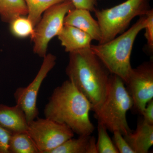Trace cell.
I'll list each match as a JSON object with an SVG mask.
<instances>
[{
	"mask_svg": "<svg viewBox=\"0 0 153 153\" xmlns=\"http://www.w3.org/2000/svg\"><path fill=\"white\" fill-rule=\"evenodd\" d=\"M9 153H40L35 143L27 132L12 133Z\"/></svg>",
	"mask_w": 153,
	"mask_h": 153,
	"instance_id": "cell-16",
	"label": "cell"
},
{
	"mask_svg": "<svg viewBox=\"0 0 153 153\" xmlns=\"http://www.w3.org/2000/svg\"><path fill=\"white\" fill-rule=\"evenodd\" d=\"M50 153H97L96 141L91 135L69 139Z\"/></svg>",
	"mask_w": 153,
	"mask_h": 153,
	"instance_id": "cell-14",
	"label": "cell"
},
{
	"mask_svg": "<svg viewBox=\"0 0 153 153\" xmlns=\"http://www.w3.org/2000/svg\"><path fill=\"white\" fill-rule=\"evenodd\" d=\"M146 24V15L131 27L112 40L103 44L92 45L90 49L112 74L120 77L125 83L132 68V50L136 38Z\"/></svg>",
	"mask_w": 153,
	"mask_h": 153,
	"instance_id": "cell-3",
	"label": "cell"
},
{
	"mask_svg": "<svg viewBox=\"0 0 153 153\" xmlns=\"http://www.w3.org/2000/svg\"><path fill=\"white\" fill-rule=\"evenodd\" d=\"M68 79L90 102L95 112L104 101L112 74L90 48L69 53Z\"/></svg>",
	"mask_w": 153,
	"mask_h": 153,
	"instance_id": "cell-1",
	"label": "cell"
},
{
	"mask_svg": "<svg viewBox=\"0 0 153 153\" xmlns=\"http://www.w3.org/2000/svg\"><path fill=\"white\" fill-rule=\"evenodd\" d=\"M90 102L69 79L55 88L45 105V117L68 126L78 135H91L94 126Z\"/></svg>",
	"mask_w": 153,
	"mask_h": 153,
	"instance_id": "cell-2",
	"label": "cell"
},
{
	"mask_svg": "<svg viewBox=\"0 0 153 153\" xmlns=\"http://www.w3.org/2000/svg\"><path fill=\"white\" fill-rule=\"evenodd\" d=\"M125 84L132 99V108L142 114L148 102L153 98V60L132 68Z\"/></svg>",
	"mask_w": 153,
	"mask_h": 153,
	"instance_id": "cell-9",
	"label": "cell"
},
{
	"mask_svg": "<svg viewBox=\"0 0 153 153\" xmlns=\"http://www.w3.org/2000/svg\"><path fill=\"white\" fill-rule=\"evenodd\" d=\"M9 24L11 33L17 38H25L33 36L35 27L28 18L20 16Z\"/></svg>",
	"mask_w": 153,
	"mask_h": 153,
	"instance_id": "cell-18",
	"label": "cell"
},
{
	"mask_svg": "<svg viewBox=\"0 0 153 153\" xmlns=\"http://www.w3.org/2000/svg\"><path fill=\"white\" fill-rule=\"evenodd\" d=\"M142 115L145 121L153 125V100L148 102L143 111Z\"/></svg>",
	"mask_w": 153,
	"mask_h": 153,
	"instance_id": "cell-24",
	"label": "cell"
},
{
	"mask_svg": "<svg viewBox=\"0 0 153 153\" xmlns=\"http://www.w3.org/2000/svg\"><path fill=\"white\" fill-rule=\"evenodd\" d=\"M27 132L40 153H50L74 136V132L63 124L45 117H37L28 124Z\"/></svg>",
	"mask_w": 153,
	"mask_h": 153,
	"instance_id": "cell-7",
	"label": "cell"
},
{
	"mask_svg": "<svg viewBox=\"0 0 153 153\" xmlns=\"http://www.w3.org/2000/svg\"><path fill=\"white\" fill-rule=\"evenodd\" d=\"M135 153H148L153 145V125L139 120L134 131L123 136Z\"/></svg>",
	"mask_w": 153,
	"mask_h": 153,
	"instance_id": "cell-12",
	"label": "cell"
},
{
	"mask_svg": "<svg viewBox=\"0 0 153 153\" xmlns=\"http://www.w3.org/2000/svg\"><path fill=\"white\" fill-rule=\"evenodd\" d=\"M27 14L24 0H0V17L3 22L10 23L17 17Z\"/></svg>",
	"mask_w": 153,
	"mask_h": 153,
	"instance_id": "cell-15",
	"label": "cell"
},
{
	"mask_svg": "<svg viewBox=\"0 0 153 153\" xmlns=\"http://www.w3.org/2000/svg\"><path fill=\"white\" fill-rule=\"evenodd\" d=\"M74 8L71 0H67L52 6L44 12L31 37L35 54L43 58L46 56L49 42L60 33L64 26L66 14Z\"/></svg>",
	"mask_w": 153,
	"mask_h": 153,
	"instance_id": "cell-6",
	"label": "cell"
},
{
	"mask_svg": "<svg viewBox=\"0 0 153 153\" xmlns=\"http://www.w3.org/2000/svg\"><path fill=\"white\" fill-rule=\"evenodd\" d=\"M64 25H70L88 34L93 40L101 39V32L98 22L95 20L88 10L74 8L66 14Z\"/></svg>",
	"mask_w": 153,
	"mask_h": 153,
	"instance_id": "cell-10",
	"label": "cell"
},
{
	"mask_svg": "<svg viewBox=\"0 0 153 153\" xmlns=\"http://www.w3.org/2000/svg\"><path fill=\"white\" fill-rule=\"evenodd\" d=\"M98 139L96 142L97 153H119L113 142L110 137L108 130L98 123Z\"/></svg>",
	"mask_w": 153,
	"mask_h": 153,
	"instance_id": "cell-19",
	"label": "cell"
},
{
	"mask_svg": "<svg viewBox=\"0 0 153 153\" xmlns=\"http://www.w3.org/2000/svg\"><path fill=\"white\" fill-rule=\"evenodd\" d=\"M150 9L148 0H127L110 8L96 10L101 32L99 44L108 42L123 33L134 18L146 15Z\"/></svg>",
	"mask_w": 153,
	"mask_h": 153,
	"instance_id": "cell-5",
	"label": "cell"
},
{
	"mask_svg": "<svg viewBox=\"0 0 153 153\" xmlns=\"http://www.w3.org/2000/svg\"><path fill=\"white\" fill-rule=\"evenodd\" d=\"M125 84L120 77L112 74L104 101L94 112L98 123L111 132L118 131L123 136L132 131L126 114L133 105L132 99Z\"/></svg>",
	"mask_w": 153,
	"mask_h": 153,
	"instance_id": "cell-4",
	"label": "cell"
},
{
	"mask_svg": "<svg viewBox=\"0 0 153 153\" xmlns=\"http://www.w3.org/2000/svg\"><path fill=\"white\" fill-rule=\"evenodd\" d=\"M74 5V8L84 9L90 12H94L97 10L98 1L100 0H71Z\"/></svg>",
	"mask_w": 153,
	"mask_h": 153,
	"instance_id": "cell-23",
	"label": "cell"
},
{
	"mask_svg": "<svg viewBox=\"0 0 153 153\" xmlns=\"http://www.w3.org/2000/svg\"><path fill=\"white\" fill-rule=\"evenodd\" d=\"M0 126L12 133L25 132L28 123L25 112L19 105L0 104Z\"/></svg>",
	"mask_w": 153,
	"mask_h": 153,
	"instance_id": "cell-11",
	"label": "cell"
},
{
	"mask_svg": "<svg viewBox=\"0 0 153 153\" xmlns=\"http://www.w3.org/2000/svg\"><path fill=\"white\" fill-rule=\"evenodd\" d=\"M28 10L27 18L34 27L41 20L42 15L47 9L67 0H24Z\"/></svg>",
	"mask_w": 153,
	"mask_h": 153,
	"instance_id": "cell-17",
	"label": "cell"
},
{
	"mask_svg": "<svg viewBox=\"0 0 153 153\" xmlns=\"http://www.w3.org/2000/svg\"><path fill=\"white\" fill-rule=\"evenodd\" d=\"M43 58L41 68L33 81L26 87L18 88L14 93L16 104L24 111L28 124L38 117L37 101L39 90L44 79L56 65L55 55L47 54Z\"/></svg>",
	"mask_w": 153,
	"mask_h": 153,
	"instance_id": "cell-8",
	"label": "cell"
},
{
	"mask_svg": "<svg viewBox=\"0 0 153 153\" xmlns=\"http://www.w3.org/2000/svg\"><path fill=\"white\" fill-rule=\"evenodd\" d=\"M57 36L65 51L68 53L90 48L91 41L93 40L87 33L68 25H64Z\"/></svg>",
	"mask_w": 153,
	"mask_h": 153,
	"instance_id": "cell-13",
	"label": "cell"
},
{
	"mask_svg": "<svg viewBox=\"0 0 153 153\" xmlns=\"http://www.w3.org/2000/svg\"><path fill=\"white\" fill-rule=\"evenodd\" d=\"M12 134L0 126V153H9V143Z\"/></svg>",
	"mask_w": 153,
	"mask_h": 153,
	"instance_id": "cell-22",
	"label": "cell"
},
{
	"mask_svg": "<svg viewBox=\"0 0 153 153\" xmlns=\"http://www.w3.org/2000/svg\"><path fill=\"white\" fill-rule=\"evenodd\" d=\"M146 24L144 28V36L147 41V52L150 54L153 52V10L150 9L146 14Z\"/></svg>",
	"mask_w": 153,
	"mask_h": 153,
	"instance_id": "cell-20",
	"label": "cell"
},
{
	"mask_svg": "<svg viewBox=\"0 0 153 153\" xmlns=\"http://www.w3.org/2000/svg\"><path fill=\"white\" fill-rule=\"evenodd\" d=\"M113 142L119 153H135L120 132H113Z\"/></svg>",
	"mask_w": 153,
	"mask_h": 153,
	"instance_id": "cell-21",
	"label": "cell"
}]
</instances>
